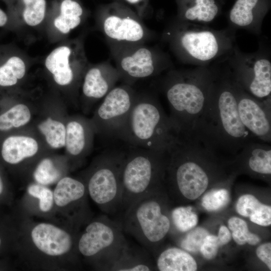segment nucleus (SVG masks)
I'll list each match as a JSON object with an SVG mask.
<instances>
[{"mask_svg": "<svg viewBox=\"0 0 271 271\" xmlns=\"http://www.w3.org/2000/svg\"><path fill=\"white\" fill-rule=\"evenodd\" d=\"M94 132L91 121L81 118L70 120L66 125L65 147L68 154L74 158L83 157L91 146Z\"/></svg>", "mask_w": 271, "mask_h": 271, "instance_id": "obj_21", "label": "nucleus"}, {"mask_svg": "<svg viewBox=\"0 0 271 271\" xmlns=\"http://www.w3.org/2000/svg\"><path fill=\"white\" fill-rule=\"evenodd\" d=\"M228 226L232 231L233 239L238 245L248 243L255 245L261 241L258 235L249 231L246 222L239 217H231L228 221Z\"/></svg>", "mask_w": 271, "mask_h": 271, "instance_id": "obj_34", "label": "nucleus"}, {"mask_svg": "<svg viewBox=\"0 0 271 271\" xmlns=\"http://www.w3.org/2000/svg\"><path fill=\"white\" fill-rule=\"evenodd\" d=\"M77 229L39 222L31 227L28 240L33 250L44 258L55 260L70 256L76 258L78 255Z\"/></svg>", "mask_w": 271, "mask_h": 271, "instance_id": "obj_11", "label": "nucleus"}, {"mask_svg": "<svg viewBox=\"0 0 271 271\" xmlns=\"http://www.w3.org/2000/svg\"><path fill=\"white\" fill-rule=\"evenodd\" d=\"M126 1L129 3L134 4V3H137L139 2L140 0H126Z\"/></svg>", "mask_w": 271, "mask_h": 271, "instance_id": "obj_45", "label": "nucleus"}, {"mask_svg": "<svg viewBox=\"0 0 271 271\" xmlns=\"http://www.w3.org/2000/svg\"><path fill=\"white\" fill-rule=\"evenodd\" d=\"M236 160L247 171L262 176L271 174V147L267 144L251 141L239 151Z\"/></svg>", "mask_w": 271, "mask_h": 271, "instance_id": "obj_23", "label": "nucleus"}, {"mask_svg": "<svg viewBox=\"0 0 271 271\" xmlns=\"http://www.w3.org/2000/svg\"><path fill=\"white\" fill-rule=\"evenodd\" d=\"M99 23L108 40L120 46V49L141 44L148 35L140 19L126 11L106 12L100 17Z\"/></svg>", "mask_w": 271, "mask_h": 271, "instance_id": "obj_13", "label": "nucleus"}, {"mask_svg": "<svg viewBox=\"0 0 271 271\" xmlns=\"http://www.w3.org/2000/svg\"><path fill=\"white\" fill-rule=\"evenodd\" d=\"M191 137L216 152L232 154L254 140L240 119L234 82L212 83L205 109Z\"/></svg>", "mask_w": 271, "mask_h": 271, "instance_id": "obj_1", "label": "nucleus"}, {"mask_svg": "<svg viewBox=\"0 0 271 271\" xmlns=\"http://www.w3.org/2000/svg\"><path fill=\"white\" fill-rule=\"evenodd\" d=\"M35 0H9L6 4L7 12L10 19L25 7L30 5Z\"/></svg>", "mask_w": 271, "mask_h": 271, "instance_id": "obj_42", "label": "nucleus"}, {"mask_svg": "<svg viewBox=\"0 0 271 271\" xmlns=\"http://www.w3.org/2000/svg\"><path fill=\"white\" fill-rule=\"evenodd\" d=\"M4 2L6 4L9 0H3Z\"/></svg>", "mask_w": 271, "mask_h": 271, "instance_id": "obj_46", "label": "nucleus"}, {"mask_svg": "<svg viewBox=\"0 0 271 271\" xmlns=\"http://www.w3.org/2000/svg\"><path fill=\"white\" fill-rule=\"evenodd\" d=\"M31 118V111L26 105L16 104L0 113V132L24 126Z\"/></svg>", "mask_w": 271, "mask_h": 271, "instance_id": "obj_28", "label": "nucleus"}, {"mask_svg": "<svg viewBox=\"0 0 271 271\" xmlns=\"http://www.w3.org/2000/svg\"><path fill=\"white\" fill-rule=\"evenodd\" d=\"M223 246L217 236L208 234L204 239L200 251L206 259H211L217 255L218 248Z\"/></svg>", "mask_w": 271, "mask_h": 271, "instance_id": "obj_40", "label": "nucleus"}, {"mask_svg": "<svg viewBox=\"0 0 271 271\" xmlns=\"http://www.w3.org/2000/svg\"><path fill=\"white\" fill-rule=\"evenodd\" d=\"M131 148L125 153L121 172L124 210L143 196L159 189L165 177V153Z\"/></svg>", "mask_w": 271, "mask_h": 271, "instance_id": "obj_5", "label": "nucleus"}, {"mask_svg": "<svg viewBox=\"0 0 271 271\" xmlns=\"http://www.w3.org/2000/svg\"><path fill=\"white\" fill-rule=\"evenodd\" d=\"M218 237L222 245L228 243L231 240V234L229 229L225 226L222 225L220 226Z\"/></svg>", "mask_w": 271, "mask_h": 271, "instance_id": "obj_43", "label": "nucleus"}, {"mask_svg": "<svg viewBox=\"0 0 271 271\" xmlns=\"http://www.w3.org/2000/svg\"><path fill=\"white\" fill-rule=\"evenodd\" d=\"M237 83L257 98L268 97L271 92V63L266 59L257 60L251 72L244 75Z\"/></svg>", "mask_w": 271, "mask_h": 271, "instance_id": "obj_24", "label": "nucleus"}, {"mask_svg": "<svg viewBox=\"0 0 271 271\" xmlns=\"http://www.w3.org/2000/svg\"><path fill=\"white\" fill-rule=\"evenodd\" d=\"M258 258L271 269V243L267 242L258 246L256 250Z\"/></svg>", "mask_w": 271, "mask_h": 271, "instance_id": "obj_41", "label": "nucleus"}, {"mask_svg": "<svg viewBox=\"0 0 271 271\" xmlns=\"http://www.w3.org/2000/svg\"><path fill=\"white\" fill-rule=\"evenodd\" d=\"M171 219L177 230L185 232L194 228L198 223V217L191 206L175 208L171 212Z\"/></svg>", "mask_w": 271, "mask_h": 271, "instance_id": "obj_36", "label": "nucleus"}, {"mask_svg": "<svg viewBox=\"0 0 271 271\" xmlns=\"http://www.w3.org/2000/svg\"><path fill=\"white\" fill-rule=\"evenodd\" d=\"M87 194L84 181L64 176L57 182L53 191L55 206L58 209H71L74 220L79 226L88 220L86 197Z\"/></svg>", "mask_w": 271, "mask_h": 271, "instance_id": "obj_16", "label": "nucleus"}, {"mask_svg": "<svg viewBox=\"0 0 271 271\" xmlns=\"http://www.w3.org/2000/svg\"><path fill=\"white\" fill-rule=\"evenodd\" d=\"M212 81L208 75L171 73L163 84L169 117L179 136L191 137L205 109Z\"/></svg>", "mask_w": 271, "mask_h": 271, "instance_id": "obj_4", "label": "nucleus"}, {"mask_svg": "<svg viewBox=\"0 0 271 271\" xmlns=\"http://www.w3.org/2000/svg\"><path fill=\"white\" fill-rule=\"evenodd\" d=\"M85 224L81 233H78L77 249L78 255L94 266L127 243L121 223L107 216L89 220Z\"/></svg>", "mask_w": 271, "mask_h": 271, "instance_id": "obj_8", "label": "nucleus"}, {"mask_svg": "<svg viewBox=\"0 0 271 271\" xmlns=\"http://www.w3.org/2000/svg\"><path fill=\"white\" fill-rule=\"evenodd\" d=\"M178 136L158 100L137 93L119 139L131 147L166 153Z\"/></svg>", "mask_w": 271, "mask_h": 271, "instance_id": "obj_3", "label": "nucleus"}, {"mask_svg": "<svg viewBox=\"0 0 271 271\" xmlns=\"http://www.w3.org/2000/svg\"><path fill=\"white\" fill-rule=\"evenodd\" d=\"M240 215L249 217L251 222L263 226L271 224V207L261 203L255 196L245 194L240 196L236 205Z\"/></svg>", "mask_w": 271, "mask_h": 271, "instance_id": "obj_26", "label": "nucleus"}, {"mask_svg": "<svg viewBox=\"0 0 271 271\" xmlns=\"http://www.w3.org/2000/svg\"><path fill=\"white\" fill-rule=\"evenodd\" d=\"M47 9V0H35L10 19L11 30H18L23 25L33 28L42 25Z\"/></svg>", "mask_w": 271, "mask_h": 271, "instance_id": "obj_27", "label": "nucleus"}, {"mask_svg": "<svg viewBox=\"0 0 271 271\" xmlns=\"http://www.w3.org/2000/svg\"><path fill=\"white\" fill-rule=\"evenodd\" d=\"M85 16L78 0H53L47 9L44 22L49 41L55 43L65 40L82 24Z\"/></svg>", "mask_w": 271, "mask_h": 271, "instance_id": "obj_14", "label": "nucleus"}, {"mask_svg": "<svg viewBox=\"0 0 271 271\" xmlns=\"http://www.w3.org/2000/svg\"><path fill=\"white\" fill-rule=\"evenodd\" d=\"M119 77L131 85L140 79L155 75L158 72L157 64L153 52L141 44L120 49L116 54V67Z\"/></svg>", "mask_w": 271, "mask_h": 271, "instance_id": "obj_15", "label": "nucleus"}, {"mask_svg": "<svg viewBox=\"0 0 271 271\" xmlns=\"http://www.w3.org/2000/svg\"><path fill=\"white\" fill-rule=\"evenodd\" d=\"M39 146L30 137L10 135L2 141L0 145V162L7 166L17 165L25 160L34 157Z\"/></svg>", "mask_w": 271, "mask_h": 271, "instance_id": "obj_20", "label": "nucleus"}, {"mask_svg": "<svg viewBox=\"0 0 271 271\" xmlns=\"http://www.w3.org/2000/svg\"><path fill=\"white\" fill-rule=\"evenodd\" d=\"M209 234L208 231L202 227H197L187 234L181 242V246L185 250L191 252L200 250L204 239Z\"/></svg>", "mask_w": 271, "mask_h": 271, "instance_id": "obj_38", "label": "nucleus"}, {"mask_svg": "<svg viewBox=\"0 0 271 271\" xmlns=\"http://www.w3.org/2000/svg\"><path fill=\"white\" fill-rule=\"evenodd\" d=\"M157 267L160 271H195L197 269L194 258L187 252L177 247L163 250L157 259Z\"/></svg>", "mask_w": 271, "mask_h": 271, "instance_id": "obj_25", "label": "nucleus"}, {"mask_svg": "<svg viewBox=\"0 0 271 271\" xmlns=\"http://www.w3.org/2000/svg\"><path fill=\"white\" fill-rule=\"evenodd\" d=\"M48 145L54 149L65 147L66 126L61 121L48 117L38 125Z\"/></svg>", "mask_w": 271, "mask_h": 271, "instance_id": "obj_29", "label": "nucleus"}, {"mask_svg": "<svg viewBox=\"0 0 271 271\" xmlns=\"http://www.w3.org/2000/svg\"><path fill=\"white\" fill-rule=\"evenodd\" d=\"M124 155L116 151L101 155L84 181L87 194L104 213H112L121 208V172Z\"/></svg>", "mask_w": 271, "mask_h": 271, "instance_id": "obj_7", "label": "nucleus"}, {"mask_svg": "<svg viewBox=\"0 0 271 271\" xmlns=\"http://www.w3.org/2000/svg\"><path fill=\"white\" fill-rule=\"evenodd\" d=\"M13 194L0 162V212L5 207L12 205Z\"/></svg>", "mask_w": 271, "mask_h": 271, "instance_id": "obj_39", "label": "nucleus"}, {"mask_svg": "<svg viewBox=\"0 0 271 271\" xmlns=\"http://www.w3.org/2000/svg\"><path fill=\"white\" fill-rule=\"evenodd\" d=\"M258 0H237L230 13V19L236 25H249L253 20V11Z\"/></svg>", "mask_w": 271, "mask_h": 271, "instance_id": "obj_35", "label": "nucleus"}, {"mask_svg": "<svg viewBox=\"0 0 271 271\" xmlns=\"http://www.w3.org/2000/svg\"><path fill=\"white\" fill-rule=\"evenodd\" d=\"M229 195L227 190L218 189L206 193L202 199V205L207 211H215L225 207L229 202Z\"/></svg>", "mask_w": 271, "mask_h": 271, "instance_id": "obj_37", "label": "nucleus"}, {"mask_svg": "<svg viewBox=\"0 0 271 271\" xmlns=\"http://www.w3.org/2000/svg\"><path fill=\"white\" fill-rule=\"evenodd\" d=\"M0 27L11 30L10 20L7 12L0 8Z\"/></svg>", "mask_w": 271, "mask_h": 271, "instance_id": "obj_44", "label": "nucleus"}, {"mask_svg": "<svg viewBox=\"0 0 271 271\" xmlns=\"http://www.w3.org/2000/svg\"><path fill=\"white\" fill-rule=\"evenodd\" d=\"M193 7L189 8L185 13L186 19L191 21L209 22L218 13V7L214 0H195Z\"/></svg>", "mask_w": 271, "mask_h": 271, "instance_id": "obj_33", "label": "nucleus"}, {"mask_svg": "<svg viewBox=\"0 0 271 271\" xmlns=\"http://www.w3.org/2000/svg\"><path fill=\"white\" fill-rule=\"evenodd\" d=\"M235 89L240 119L254 139L271 142L270 96L261 102L245 92L235 82Z\"/></svg>", "mask_w": 271, "mask_h": 271, "instance_id": "obj_12", "label": "nucleus"}, {"mask_svg": "<svg viewBox=\"0 0 271 271\" xmlns=\"http://www.w3.org/2000/svg\"><path fill=\"white\" fill-rule=\"evenodd\" d=\"M136 94L127 84L113 88L103 98L91 120L95 131L106 138L119 139Z\"/></svg>", "mask_w": 271, "mask_h": 271, "instance_id": "obj_10", "label": "nucleus"}, {"mask_svg": "<svg viewBox=\"0 0 271 271\" xmlns=\"http://www.w3.org/2000/svg\"><path fill=\"white\" fill-rule=\"evenodd\" d=\"M33 176L36 183L47 186L57 183L62 178V173L54 162L47 158L39 162Z\"/></svg>", "mask_w": 271, "mask_h": 271, "instance_id": "obj_31", "label": "nucleus"}, {"mask_svg": "<svg viewBox=\"0 0 271 271\" xmlns=\"http://www.w3.org/2000/svg\"><path fill=\"white\" fill-rule=\"evenodd\" d=\"M119 79L116 67L109 63L89 64L83 74L80 84L85 101L91 104L103 99L115 86Z\"/></svg>", "mask_w": 271, "mask_h": 271, "instance_id": "obj_17", "label": "nucleus"}, {"mask_svg": "<svg viewBox=\"0 0 271 271\" xmlns=\"http://www.w3.org/2000/svg\"><path fill=\"white\" fill-rule=\"evenodd\" d=\"M18 233L11 217L0 212V257L7 256L16 249Z\"/></svg>", "mask_w": 271, "mask_h": 271, "instance_id": "obj_30", "label": "nucleus"}, {"mask_svg": "<svg viewBox=\"0 0 271 271\" xmlns=\"http://www.w3.org/2000/svg\"><path fill=\"white\" fill-rule=\"evenodd\" d=\"M45 57L46 70L59 86L76 89L89 65L82 38L60 42Z\"/></svg>", "mask_w": 271, "mask_h": 271, "instance_id": "obj_9", "label": "nucleus"}, {"mask_svg": "<svg viewBox=\"0 0 271 271\" xmlns=\"http://www.w3.org/2000/svg\"><path fill=\"white\" fill-rule=\"evenodd\" d=\"M216 152L195 138L177 136L165 153L169 181L185 198L197 199L207 188L212 172L218 169Z\"/></svg>", "mask_w": 271, "mask_h": 271, "instance_id": "obj_2", "label": "nucleus"}, {"mask_svg": "<svg viewBox=\"0 0 271 271\" xmlns=\"http://www.w3.org/2000/svg\"><path fill=\"white\" fill-rule=\"evenodd\" d=\"M30 61L11 44L0 45V90L15 87L25 76Z\"/></svg>", "mask_w": 271, "mask_h": 271, "instance_id": "obj_18", "label": "nucleus"}, {"mask_svg": "<svg viewBox=\"0 0 271 271\" xmlns=\"http://www.w3.org/2000/svg\"><path fill=\"white\" fill-rule=\"evenodd\" d=\"M130 247L128 243L108 256L95 266L104 270L149 271L153 270L148 256Z\"/></svg>", "mask_w": 271, "mask_h": 271, "instance_id": "obj_19", "label": "nucleus"}, {"mask_svg": "<svg viewBox=\"0 0 271 271\" xmlns=\"http://www.w3.org/2000/svg\"><path fill=\"white\" fill-rule=\"evenodd\" d=\"M27 193L32 199L37 200L35 203L40 213H50L54 208L53 191L46 186L31 184L27 188Z\"/></svg>", "mask_w": 271, "mask_h": 271, "instance_id": "obj_32", "label": "nucleus"}, {"mask_svg": "<svg viewBox=\"0 0 271 271\" xmlns=\"http://www.w3.org/2000/svg\"><path fill=\"white\" fill-rule=\"evenodd\" d=\"M159 189L143 196L125 210L121 224L124 232L133 237L148 250H153L171 228L164 210Z\"/></svg>", "mask_w": 271, "mask_h": 271, "instance_id": "obj_6", "label": "nucleus"}, {"mask_svg": "<svg viewBox=\"0 0 271 271\" xmlns=\"http://www.w3.org/2000/svg\"><path fill=\"white\" fill-rule=\"evenodd\" d=\"M180 43L185 51L194 58L207 61L217 54L219 46L214 34L208 31H188L180 37Z\"/></svg>", "mask_w": 271, "mask_h": 271, "instance_id": "obj_22", "label": "nucleus"}]
</instances>
